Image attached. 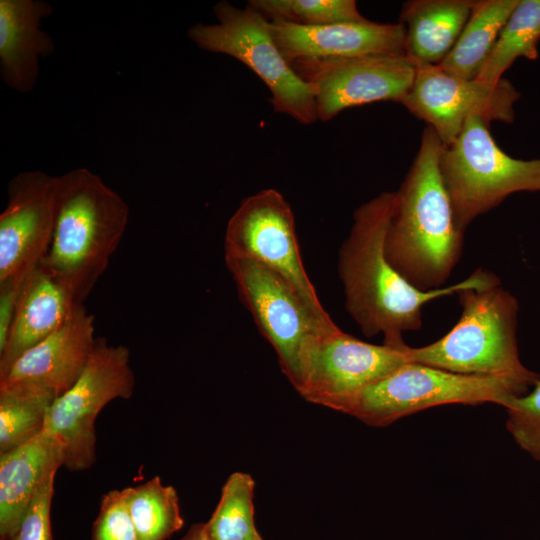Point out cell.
Instances as JSON below:
<instances>
[{
	"mask_svg": "<svg viewBox=\"0 0 540 540\" xmlns=\"http://www.w3.org/2000/svg\"><path fill=\"white\" fill-rule=\"evenodd\" d=\"M461 315L437 341L407 350L410 362L453 373L497 377L528 390L540 379L520 360L516 329L518 301L500 285L457 293Z\"/></svg>",
	"mask_w": 540,
	"mask_h": 540,
	"instance_id": "277c9868",
	"label": "cell"
},
{
	"mask_svg": "<svg viewBox=\"0 0 540 540\" xmlns=\"http://www.w3.org/2000/svg\"><path fill=\"white\" fill-rule=\"evenodd\" d=\"M439 168L455 226L462 233L509 195L540 191V158L522 160L506 154L491 136L489 124L477 116L442 147Z\"/></svg>",
	"mask_w": 540,
	"mask_h": 540,
	"instance_id": "5b68a950",
	"label": "cell"
},
{
	"mask_svg": "<svg viewBox=\"0 0 540 540\" xmlns=\"http://www.w3.org/2000/svg\"><path fill=\"white\" fill-rule=\"evenodd\" d=\"M78 305L65 285L40 265L31 271L17 305L7 345L0 354V373L62 327Z\"/></svg>",
	"mask_w": 540,
	"mask_h": 540,
	"instance_id": "d6986e66",
	"label": "cell"
},
{
	"mask_svg": "<svg viewBox=\"0 0 540 540\" xmlns=\"http://www.w3.org/2000/svg\"><path fill=\"white\" fill-rule=\"evenodd\" d=\"M248 540H264V539L262 538V536H261L258 532H256V533H255L251 538H249Z\"/></svg>",
	"mask_w": 540,
	"mask_h": 540,
	"instance_id": "1f68e13d",
	"label": "cell"
},
{
	"mask_svg": "<svg viewBox=\"0 0 540 540\" xmlns=\"http://www.w3.org/2000/svg\"><path fill=\"white\" fill-rule=\"evenodd\" d=\"M526 393L506 379L453 373L408 362L360 391L342 413L367 425L384 427L442 405L494 403L504 407L513 397Z\"/></svg>",
	"mask_w": 540,
	"mask_h": 540,
	"instance_id": "8992f818",
	"label": "cell"
},
{
	"mask_svg": "<svg viewBox=\"0 0 540 540\" xmlns=\"http://www.w3.org/2000/svg\"><path fill=\"white\" fill-rule=\"evenodd\" d=\"M213 12L218 23H197L188 37L201 49L226 54L251 69L270 90L275 112L303 125L318 120L313 92L279 50L270 21L249 5L241 9L228 1L216 3Z\"/></svg>",
	"mask_w": 540,
	"mask_h": 540,
	"instance_id": "52a82bcc",
	"label": "cell"
},
{
	"mask_svg": "<svg viewBox=\"0 0 540 540\" xmlns=\"http://www.w3.org/2000/svg\"><path fill=\"white\" fill-rule=\"evenodd\" d=\"M312 90L318 120L379 101L400 103L410 91L417 65L405 54L303 58L291 63Z\"/></svg>",
	"mask_w": 540,
	"mask_h": 540,
	"instance_id": "8fae6325",
	"label": "cell"
},
{
	"mask_svg": "<svg viewBox=\"0 0 540 540\" xmlns=\"http://www.w3.org/2000/svg\"><path fill=\"white\" fill-rule=\"evenodd\" d=\"M225 255L256 260L279 274L327 331L339 328L326 312L301 258L290 204L277 190L245 198L230 217Z\"/></svg>",
	"mask_w": 540,
	"mask_h": 540,
	"instance_id": "ba28073f",
	"label": "cell"
},
{
	"mask_svg": "<svg viewBox=\"0 0 540 540\" xmlns=\"http://www.w3.org/2000/svg\"><path fill=\"white\" fill-rule=\"evenodd\" d=\"M128 489L129 512L138 540H166L184 524L173 486L158 476Z\"/></svg>",
	"mask_w": 540,
	"mask_h": 540,
	"instance_id": "cb8c5ba5",
	"label": "cell"
},
{
	"mask_svg": "<svg viewBox=\"0 0 540 540\" xmlns=\"http://www.w3.org/2000/svg\"><path fill=\"white\" fill-rule=\"evenodd\" d=\"M519 97L513 84L504 78L486 84L454 76L438 65H417L413 85L400 103L426 122L446 146L471 117H480L488 124L512 123Z\"/></svg>",
	"mask_w": 540,
	"mask_h": 540,
	"instance_id": "7c38bea8",
	"label": "cell"
},
{
	"mask_svg": "<svg viewBox=\"0 0 540 540\" xmlns=\"http://www.w3.org/2000/svg\"><path fill=\"white\" fill-rule=\"evenodd\" d=\"M225 263L241 302L274 348L283 374L298 391L310 349L319 336L332 331L318 324L290 285L269 267L230 255H225Z\"/></svg>",
	"mask_w": 540,
	"mask_h": 540,
	"instance_id": "30bf717a",
	"label": "cell"
},
{
	"mask_svg": "<svg viewBox=\"0 0 540 540\" xmlns=\"http://www.w3.org/2000/svg\"><path fill=\"white\" fill-rule=\"evenodd\" d=\"M182 540H211L206 532L205 523L193 525Z\"/></svg>",
	"mask_w": 540,
	"mask_h": 540,
	"instance_id": "4dcf8cb0",
	"label": "cell"
},
{
	"mask_svg": "<svg viewBox=\"0 0 540 540\" xmlns=\"http://www.w3.org/2000/svg\"><path fill=\"white\" fill-rule=\"evenodd\" d=\"M270 29L279 50L290 64L303 58L405 54L406 29L401 22L382 24L365 19L301 26L273 20L270 21Z\"/></svg>",
	"mask_w": 540,
	"mask_h": 540,
	"instance_id": "2e32d148",
	"label": "cell"
},
{
	"mask_svg": "<svg viewBox=\"0 0 540 540\" xmlns=\"http://www.w3.org/2000/svg\"><path fill=\"white\" fill-rule=\"evenodd\" d=\"M55 475L52 473L42 483L10 540H53L50 510Z\"/></svg>",
	"mask_w": 540,
	"mask_h": 540,
	"instance_id": "f1b7e54d",
	"label": "cell"
},
{
	"mask_svg": "<svg viewBox=\"0 0 540 540\" xmlns=\"http://www.w3.org/2000/svg\"><path fill=\"white\" fill-rule=\"evenodd\" d=\"M408 348L370 344L339 328L322 334L305 359L297 392L308 402L342 412L364 388L410 362Z\"/></svg>",
	"mask_w": 540,
	"mask_h": 540,
	"instance_id": "4fadbf2b",
	"label": "cell"
},
{
	"mask_svg": "<svg viewBox=\"0 0 540 540\" xmlns=\"http://www.w3.org/2000/svg\"><path fill=\"white\" fill-rule=\"evenodd\" d=\"M250 7L267 20L301 26L363 21L354 0H251Z\"/></svg>",
	"mask_w": 540,
	"mask_h": 540,
	"instance_id": "484cf974",
	"label": "cell"
},
{
	"mask_svg": "<svg viewBox=\"0 0 540 540\" xmlns=\"http://www.w3.org/2000/svg\"><path fill=\"white\" fill-rule=\"evenodd\" d=\"M59 176L17 174L0 215V282L25 278L45 257L54 232Z\"/></svg>",
	"mask_w": 540,
	"mask_h": 540,
	"instance_id": "5bb4252c",
	"label": "cell"
},
{
	"mask_svg": "<svg viewBox=\"0 0 540 540\" xmlns=\"http://www.w3.org/2000/svg\"><path fill=\"white\" fill-rule=\"evenodd\" d=\"M60 440L43 429L24 444L0 454V536L10 540L42 483L64 466Z\"/></svg>",
	"mask_w": 540,
	"mask_h": 540,
	"instance_id": "ac0fdd59",
	"label": "cell"
},
{
	"mask_svg": "<svg viewBox=\"0 0 540 540\" xmlns=\"http://www.w3.org/2000/svg\"><path fill=\"white\" fill-rule=\"evenodd\" d=\"M0 540H7V539L1 538Z\"/></svg>",
	"mask_w": 540,
	"mask_h": 540,
	"instance_id": "d6a6232c",
	"label": "cell"
},
{
	"mask_svg": "<svg viewBox=\"0 0 540 540\" xmlns=\"http://www.w3.org/2000/svg\"><path fill=\"white\" fill-rule=\"evenodd\" d=\"M125 200L100 176L77 168L59 176L57 214L40 266L84 304L106 271L128 224Z\"/></svg>",
	"mask_w": 540,
	"mask_h": 540,
	"instance_id": "3957f363",
	"label": "cell"
},
{
	"mask_svg": "<svg viewBox=\"0 0 540 540\" xmlns=\"http://www.w3.org/2000/svg\"><path fill=\"white\" fill-rule=\"evenodd\" d=\"M504 408L508 432L524 451L540 461V379L531 391L513 397Z\"/></svg>",
	"mask_w": 540,
	"mask_h": 540,
	"instance_id": "4316f807",
	"label": "cell"
},
{
	"mask_svg": "<svg viewBox=\"0 0 540 540\" xmlns=\"http://www.w3.org/2000/svg\"><path fill=\"white\" fill-rule=\"evenodd\" d=\"M94 316L78 305L65 324L0 373V384H31L57 398L79 379L94 350Z\"/></svg>",
	"mask_w": 540,
	"mask_h": 540,
	"instance_id": "9a60e30c",
	"label": "cell"
},
{
	"mask_svg": "<svg viewBox=\"0 0 540 540\" xmlns=\"http://www.w3.org/2000/svg\"><path fill=\"white\" fill-rule=\"evenodd\" d=\"M134 385L129 349L97 338L81 376L55 400L45 421L44 429L64 446V466L68 470L83 471L94 464L95 420L99 412L114 399H129Z\"/></svg>",
	"mask_w": 540,
	"mask_h": 540,
	"instance_id": "9c48e42d",
	"label": "cell"
},
{
	"mask_svg": "<svg viewBox=\"0 0 540 540\" xmlns=\"http://www.w3.org/2000/svg\"><path fill=\"white\" fill-rule=\"evenodd\" d=\"M393 204L394 192H382L355 210L350 233L339 250L338 272L346 310L363 334H382L384 345L405 349L403 333L421 328L425 304L468 287L500 285V280L478 268L453 285L430 291L415 288L385 256Z\"/></svg>",
	"mask_w": 540,
	"mask_h": 540,
	"instance_id": "6da1fadb",
	"label": "cell"
},
{
	"mask_svg": "<svg viewBox=\"0 0 540 540\" xmlns=\"http://www.w3.org/2000/svg\"><path fill=\"white\" fill-rule=\"evenodd\" d=\"M518 2L473 0L472 11L463 31L438 66L462 79H476Z\"/></svg>",
	"mask_w": 540,
	"mask_h": 540,
	"instance_id": "44dd1931",
	"label": "cell"
},
{
	"mask_svg": "<svg viewBox=\"0 0 540 540\" xmlns=\"http://www.w3.org/2000/svg\"><path fill=\"white\" fill-rule=\"evenodd\" d=\"M540 0H519L504 24L476 80L496 84L519 58H538Z\"/></svg>",
	"mask_w": 540,
	"mask_h": 540,
	"instance_id": "603a6c76",
	"label": "cell"
},
{
	"mask_svg": "<svg viewBox=\"0 0 540 540\" xmlns=\"http://www.w3.org/2000/svg\"><path fill=\"white\" fill-rule=\"evenodd\" d=\"M56 399L52 391L36 385L0 384V454L42 432Z\"/></svg>",
	"mask_w": 540,
	"mask_h": 540,
	"instance_id": "7402d4cb",
	"label": "cell"
},
{
	"mask_svg": "<svg viewBox=\"0 0 540 540\" xmlns=\"http://www.w3.org/2000/svg\"><path fill=\"white\" fill-rule=\"evenodd\" d=\"M27 277L0 282V354L7 345L17 305Z\"/></svg>",
	"mask_w": 540,
	"mask_h": 540,
	"instance_id": "f546056e",
	"label": "cell"
},
{
	"mask_svg": "<svg viewBox=\"0 0 540 540\" xmlns=\"http://www.w3.org/2000/svg\"><path fill=\"white\" fill-rule=\"evenodd\" d=\"M53 13L44 0H0V74L7 86L29 93L39 76V60L52 55L55 43L41 29Z\"/></svg>",
	"mask_w": 540,
	"mask_h": 540,
	"instance_id": "e0dca14e",
	"label": "cell"
},
{
	"mask_svg": "<svg viewBox=\"0 0 540 540\" xmlns=\"http://www.w3.org/2000/svg\"><path fill=\"white\" fill-rule=\"evenodd\" d=\"M473 0H411L403 4L405 55L416 65H439L450 53L472 11Z\"/></svg>",
	"mask_w": 540,
	"mask_h": 540,
	"instance_id": "ffe728a7",
	"label": "cell"
},
{
	"mask_svg": "<svg viewBox=\"0 0 540 540\" xmlns=\"http://www.w3.org/2000/svg\"><path fill=\"white\" fill-rule=\"evenodd\" d=\"M91 540H138L129 512L127 488L112 490L102 497Z\"/></svg>",
	"mask_w": 540,
	"mask_h": 540,
	"instance_id": "83f0119b",
	"label": "cell"
},
{
	"mask_svg": "<svg viewBox=\"0 0 540 540\" xmlns=\"http://www.w3.org/2000/svg\"><path fill=\"white\" fill-rule=\"evenodd\" d=\"M442 147L435 131L426 126L418 153L394 192L384 244L393 268L421 291L445 287L463 250L464 233L455 226L440 173Z\"/></svg>",
	"mask_w": 540,
	"mask_h": 540,
	"instance_id": "7a4b0ae2",
	"label": "cell"
},
{
	"mask_svg": "<svg viewBox=\"0 0 540 540\" xmlns=\"http://www.w3.org/2000/svg\"><path fill=\"white\" fill-rule=\"evenodd\" d=\"M254 479L234 472L226 480L220 500L205 523L211 540H248L257 531L254 520Z\"/></svg>",
	"mask_w": 540,
	"mask_h": 540,
	"instance_id": "d4e9b609",
	"label": "cell"
}]
</instances>
